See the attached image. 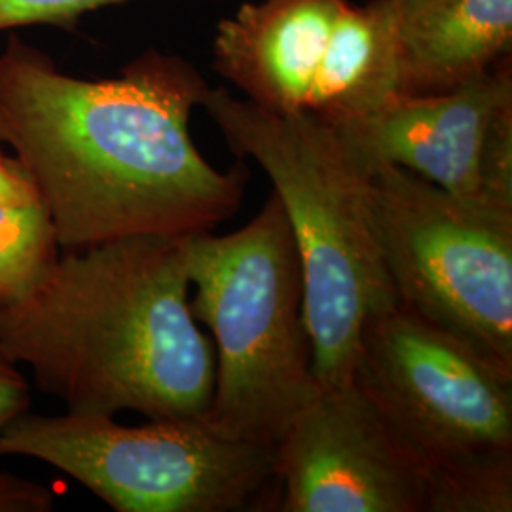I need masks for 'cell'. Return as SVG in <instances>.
<instances>
[{
  "label": "cell",
  "mask_w": 512,
  "mask_h": 512,
  "mask_svg": "<svg viewBox=\"0 0 512 512\" xmlns=\"http://www.w3.org/2000/svg\"><path fill=\"white\" fill-rule=\"evenodd\" d=\"M209 84L148 50L110 78L61 73L12 35L0 52V143L46 205L61 253L114 239L213 232L243 203L245 165L220 171L190 135Z\"/></svg>",
  "instance_id": "1"
},
{
  "label": "cell",
  "mask_w": 512,
  "mask_h": 512,
  "mask_svg": "<svg viewBox=\"0 0 512 512\" xmlns=\"http://www.w3.org/2000/svg\"><path fill=\"white\" fill-rule=\"evenodd\" d=\"M4 145H2V143H0V158H2V156H4V154H6V152H4Z\"/></svg>",
  "instance_id": "17"
},
{
  "label": "cell",
  "mask_w": 512,
  "mask_h": 512,
  "mask_svg": "<svg viewBox=\"0 0 512 512\" xmlns=\"http://www.w3.org/2000/svg\"><path fill=\"white\" fill-rule=\"evenodd\" d=\"M52 509L54 494L48 486L12 473H0V512H50Z\"/></svg>",
  "instance_id": "15"
},
{
  "label": "cell",
  "mask_w": 512,
  "mask_h": 512,
  "mask_svg": "<svg viewBox=\"0 0 512 512\" xmlns=\"http://www.w3.org/2000/svg\"><path fill=\"white\" fill-rule=\"evenodd\" d=\"M512 48V0H399V93L456 90Z\"/></svg>",
  "instance_id": "11"
},
{
  "label": "cell",
  "mask_w": 512,
  "mask_h": 512,
  "mask_svg": "<svg viewBox=\"0 0 512 512\" xmlns=\"http://www.w3.org/2000/svg\"><path fill=\"white\" fill-rule=\"evenodd\" d=\"M512 456L427 478L425 512H511Z\"/></svg>",
  "instance_id": "13"
},
{
  "label": "cell",
  "mask_w": 512,
  "mask_h": 512,
  "mask_svg": "<svg viewBox=\"0 0 512 512\" xmlns=\"http://www.w3.org/2000/svg\"><path fill=\"white\" fill-rule=\"evenodd\" d=\"M277 511L425 512L427 475L353 380L317 385L275 444Z\"/></svg>",
  "instance_id": "9"
},
{
  "label": "cell",
  "mask_w": 512,
  "mask_h": 512,
  "mask_svg": "<svg viewBox=\"0 0 512 512\" xmlns=\"http://www.w3.org/2000/svg\"><path fill=\"white\" fill-rule=\"evenodd\" d=\"M186 266L190 311L215 351L205 420L275 448L317 387L300 256L277 196L232 234L188 236Z\"/></svg>",
  "instance_id": "4"
},
{
  "label": "cell",
  "mask_w": 512,
  "mask_h": 512,
  "mask_svg": "<svg viewBox=\"0 0 512 512\" xmlns=\"http://www.w3.org/2000/svg\"><path fill=\"white\" fill-rule=\"evenodd\" d=\"M131 0H0V31L25 25L73 29L88 12Z\"/></svg>",
  "instance_id": "14"
},
{
  "label": "cell",
  "mask_w": 512,
  "mask_h": 512,
  "mask_svg": "<svg viewBox=\"0 0 512 512\" xmlns=\"http://www.w3.org/2000/svg\"><path fill=\"white\" fill-rule=\"evenodd\" d=\"M0 456L48 463L118 512L277 509L274 446L228 439L205 416L122 425L27 410L2 431Z\"/></svg>",
  "instance_id": "5"
},
{
  "label": "cell",
  "mask_w": 512,
  "mask_h": 512,
  "mask_svg": "<svg viewBox=\"0 0 512 512\" xmlns=\"http://www.w3.org/2000/svg\"><path fill=\"white\" fill-rule=\"evenodd\" d=\"M511 109V65L497 63L456 90L399 93L334 128L366 169L397 165L450 194L488 202L482 190L486 148L497 118Z\"/></svg>",
  "instance_id": "10"
},
{
  "label": "cell",
  "mask_w": 512,
  "mask_h": 512,
  "mask_svg": "<svg viewBox=\"0 0 512 512\" xmlns=\"http://www.w3.org/2000/svg\"><path fill=\"white\" fill-rule=\"evenodd\" d=\"M399 0H256L222 19L213 67L247 101L330 126L399 95Z\"/></svg>",
  "instance_id": "6"
},
{
  "label": "cell",
  "mask_w": 512,
  "mask_h": 512,
  "mask_svg": "<svg viewBox=\"0 0 512 512\" xmlns=\"http://www.w3.org/2000/svg\"><path fill=\"white\" fill-rule=\"evenodd\" d=\"M61 255L52 217L14 156L0 158V308L33 291Z\"/></svg>",
  "instance_id": "12"
},
{
  "label": "cell",
  "mask_w": 512,
  "mask_h": 512,
  "mask_svg": "<svg viewBox=\"0 0 512 512\" xmlns=\"http://www.w3.org/2000/svg\"><path fill=\"white\" fill-rule=\"evenodd\" d=\"M202 109L239 160L274 184L300 256L317 385L353 378L366 325L397 304L370 215V171L340 131L209 88Z\"/></svg>",
  "instance_id": "3"
},
{
  "label": "cell",
  "mask_w": 512,
  "mask_h": 512,
  "mask_svg": "<svg viewBox=\"0 0 512 512\" xmlns=\"http://www.w3.org/2000/svg\"><path fill=\"white\" fill-rule=\"evenodd\" d=\"M370 171V215L397 304L512 368V207L397 165Z\"/></svg>",
  "instance_id": "7"
},
{
  "label": "cell",
  "mask_w": 512,
  "mask_h": 512,
  "mask_svg": "<svg viewBox=\"0 0 512 512\" xmlns=\"http://www.w3.org/2000/svg\"><path fill=\"white\" fill-rule=\"evenodd\" d=\"M351 380L427 478L512 456V368L401 304L366 325Z\"/></svg>",
  "instance_id": "8"
},
{
  "label": "cell",
  "mask_w": 512,
  "mask_h": 512,
  "mask_svg": "<svg viewBox=\"0 0 512 512\" xmlns=\"http://www.w3.org/2000/svg\"><path fill=\"white\" fill-rule=\"evenodd\" d=\"M31 406V387L18 365L0 355V435Z\"/></svg>",
  "instance_id": "16"
},
{
  "label": "cell",
  "mask_w": 512,
  "mask_h": 512,
  "mask_svg": "<svg viewBox=\"0 0 512 512\" xmlns=\"http://www.w3.org/2000/svg\"><path fill=\"white\" fill-rule=\"evenodd\" d=\"M186 238L63 251L33 291L0 308V355L69 412L205 416L215 351L190 311Z\"/></svg>",
  "instance_id": "2"
}]
</instances>
